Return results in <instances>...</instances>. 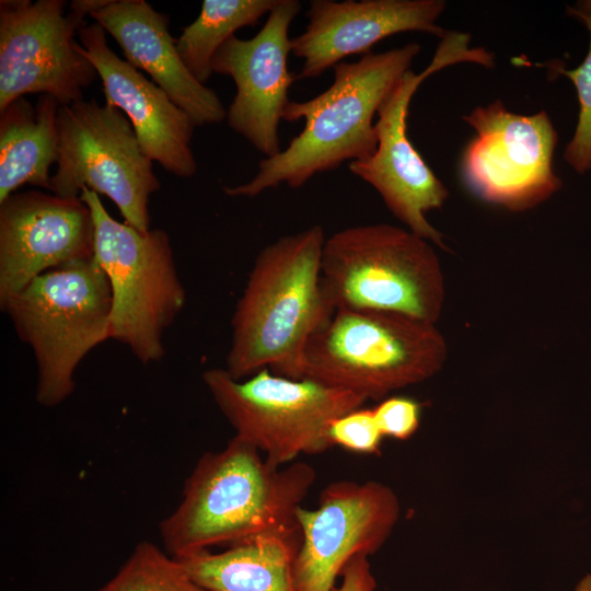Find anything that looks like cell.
<instances>
[{
	"label": "cell",
	"mask_w": 591,
	"mask_h": 591,
	"mask_svg": "<svg viewBox=\"0 0 591 591\" xmlns=\"http://www.w3.org/2000/svg\"><path fill=\"white\" fill-rule=\"evenodd\" d=\"M315 476L301 461L270 465L258 449L234 434L222 450L197 461L181 502L160 523L164 549L184 558L263 534L300 531L297 511Z\"/></svg>",
	"instance_id": "6da1fadb"
},
{
	"label": "cell",
	"mask_w": 591,
	"mask_h": 591,
	"mask_svg": "<svg viewBox=\"0 0 591 591\" xmlns=\"http://www.w3.org/2000/svg\"><path fill=\"white\" fill-rule=\"evenodd\" d=\"M325 240L315 224L258 253L231 320L225 370L233 379L265 368L300 379L308 340L335 313L321 282Z\"/></svg>",
	"instance_id": "7a4b0ae2"
},
{
	"label": "cell",
	"mask_w": 591,
	"mask_h": 591,
	"mask_svg": "<svg viewBox=\"0 0 591 591\" xmlns=\"http://www.w3.org/2000/svg\"><path fill=\"white\" fill-rule=\"evenodd\" d=\"M419 53L420 45L409 43L336 65L328 89L310 100L287 104L282 119L304 120L302 131L285 150L263 159L251 181L225 186L223 192L253 198L281 184L299 188L315 174L372 155L378 146L373 118Z\"/></svg>",
	"instance_id": "3957f363"
},
{
	"label": "cell",
	"mask_w": 591,
	"mask_h": 591,
	"mask_svg": "<svg viewBox=\"0 0 591 591\" xmlns=\"http://www.w3.org/2000/svg\"><path fill=\"white\" fill-rule=\"evenodd\" d=\"M448 346L436 324L373 310H336L308 340L300 379L382 401L437 374Z\"/></svg>",
	"instance_id": "277c9868"
},
{
	"label": "cell",
	"mask_w": 591,
	"mask_h": 591,
	"mask_svg": "<svg viewBox=\"0 0 591 591\" xmlns=\"http://www.w3.org/2000/svg\"><path fill=\"white\" fill-rule=\"evenodd\" d=\"M321 282L336 310L404 314L436 324L444 276L431 243L389 223L350 227L325 240Z\"/></svg>",
	"instance_id": "5b68a950"
},
{
	"label": "cell",
	"mask_w": 591,
	"mask_h": 591,
	"mask_svg": "<svg viewBox=\"0 0 591 591\" xmlns=\"http://www.w3.org/2000/svg\"><path fill=\"white\" fill-rule=\"evenodd\" d=\"M19 338L34 354L36 401L45 407L74 391L83 358L109 339L112 293L94 256L46 271L0 302Z\"/></svg>",
	"instance_id": "8992f818"
},
{
	"label": "cell",
	"mask_w": 591,
	"mask_h": 591,
	"mask_svg": "<svg viewBox=\"0 0 591 591\" xmlns=\"http://www.w3.org/2000/svg\"><path fill=\"white\" fill-rule=\"evenodd\" d=\"M94 223V258L112 293L109 339L126 345L143 364L164 355L163 334L185 305L170 237L163 230L142 233L115 220L99 194L83 188Z\"/></svg>",
	"instance_id": "52a82bcc"
},
{
	"label": "cell",
	"mask_w": 591,
	"mask_h": 591,
	"mask_svg": "<svg viewBox=\"0 0 591 591\" xmlns=\"http://www.w3.org/2000/svg\"><path fill=\"white\" fill-rule=\"evenodd\" d=\"M202 381L235 436L253 444L276 467L301 454L332 448L328 430L337 417L367 402L363 396L311 379H291L262 369L246 380L225 369L204 371Z\"/></svg>",
	"instance_id": "ba28073f"
},
{
	"label": "cell",
	"mask_w": 591,
	"mask_h": 591,
	"mask_svg": "<svg viewBox=\"0 0 591 591\" xmlns=\"http://www.w3.org/2000/svg\"><path fill=\"white\" fill-rule=\"evenodd\" d=\"M57 129V167L48 190L62 197H78L85 187L103 194L125 223L147 233L149 197L160 182L127 116L115 106L82 99L59 106Z\"/></svg>",
	"instance_id": "9c48e42d"
},
{
	"label": "cell",
	"mask_w": 591,
	"mask_h": 591,
	"mask_svg": "<svg viewBox=\"0 0 591 591\" xmlns=\"http://www.w3.org/2000/svg\"><path fill=\"white\" fill-rule=\"evenodd\" d=\"M470 42L466 33L447 32L427 68L420 73L410 69L402 77L378 109L376 150L348 164L350 172L370 184L409 231L443 251L449 250L444 235L429 223L426 213L440 209L449 192L414 148L406 121L412 97L425 79L459 62L479 61V50L470 47Z\"/></svg>",
	"instance_id": "30bf717a"
},
{
	"label": "cell",
	"mask_w": 591,
	"mask_h": 591,
	"mask_svg": "<svg viewBox=\"0 0 591 591\" xmlns=\"http://www.w3.org/2000/svg\"><path fill=\"white\" fill-rule=\"evenodd\" d=\"M463 119L476 136L463 151L462 178L479 199L524 211L561 188L553 167L558 136L544 109L520 115L496 100Z\"/></svg>",
	"instance_id": "8fae6325"
},
{
	"label": "cell",
	"mask_w": 591,
	"mask_h": 591,
	"mask_svg": "<svg viewBox=\"0 0 591 591\" xmlns=\"http://www.w3.org/2000/svg\"><path fill=\"white\" fill-rule=\"evenodd\" d=\"M63 0L0 1V112L26 94H47L60 106L82 100L96 78L78 49L84 19L65 13Z\"/></svg>",
	"instance_id": "7c38bea8"
},
{
	"label": "cell",
	"mask_w": 591,
	"mask_h": 591,
	"mask_svg": "<svg viewBox=\"0 0 591 591\" xmlns=\"http://www.w3.org/2000/svg\"><path fill=\"white\" fill-rule=\"evenodd\" d=\"M401 514L394 490L375 480L327 485L314 509L300 507V546L294 559L298 591H334L357 555L370 556L387 541Z\"/></svg>",
	"instance_id": "4fadbf2b"
},
{
	"label": "cell",
	"mask_w": 591,
	"mask_h": 591,
	"mask_svg": "<svg viewBox=\"0 0 591 591\" xmlns=\"http://www.w3.org/2000/svg\"><path fill=\"white\" fill-rule=\"evenodd\" d=\"M300 9L298 0H277L255 36H232L211 62L213 72L231 77L236 86L227 111L230 128L266 158L281 152L279 124L290 101L289 88L297 80L288 69L289 27Z\"/></svg>",
	"instance_id": "5bb4252c"
},
{
	"label": "cell",
	"mask_w": 591,
	"mask_h": 591,
	"mask_svg": "<svg viewBox=\"0 0 591 591\" xmlns=\"http://www.w3.org/2000/svg\"><path fill=\"white\" fill-rule=\"evenodd\" d=\"M93 256V218L80 196L32 189L0 202V302L46 271Z\"/></svg>",
	"instance_id": "9a60e30c"
},
{
	"label": "cell",
	"mask_w": 591,
	"mask_h": 591,
	"mask_svg": "<svg viewBox=\"0 0 591 591\" xmlns=\"http://www.w3.org/2000/svg\"><path fill=\"white\" fill-rule=\"evenodd\" d=\"M443 0H313L304 32L291 38V53L303 59L297 79L316 78L350 55L371 53L384 38L422 32L442 38L438 20Z\"/></svg>",
	"instance_id": "2e32d148"
},
{
	"label": "cell",
	"mask_w": 591,
	"mask_h": 591,
	"mask_svg": "<svg viewBox=\"0 0 591 591\" xmlns=\"http://www.w3.org/2000/svg\"><path fill=\"white\" fill-rule=\"evenodd\" d=\"M78 36L77 49L101 77L105 103L127 116L144 154L176 176H193L197 171L190 146L196 127L193 119L161 88L109 48L106 31L100 24H84Z\"/></svg>",
	"instance_id": "e0dca14e"
},
{
	"label": "cell",
	"mask_w": 591,
	"mask_h": 591,
	"mask_svg": "<svg viewBox=\"0 0 591 591\" xmlns=\"http://www.w3.org/2000/svg\"><path fill=\"white\" fill-rule=\"evenodd\" d=\"M91 18L113 36L125 60L150 74L196 127L227 118L217 93L200 83L182 60L167 15L144 0H113Z\"/></svg>",
	"instance_id": "ac0fdd59"
},
{
	"label": "cell",
	"mask_w": 591,
	"mask_h": 591,
	"mask_svg": "<svg viewBox=\"0 0 591 591\" xmlns=\"http://www.w3.org/2000/svg\"><path fill=\"white\" fill-rule=\"evenodd\" d=\"M300 531L258 535L223 552L202 551L182 561L207 591H298L294 559Z\"/></svg>",
	"instance_id": "d6986e66"
},
{
	"label": "cell",
	"mask_w": 591,
	"mask_h": 591,
	"mask_svg": "<svg viewBox=\"0 0 591 591\" xmlns=\"http://www.w3.org/2000/svg\"><path fill=\"white\" fill-rule=\"evenodd\" d=\"M59 106L42 94L35 105L23 96L0 112V202L23 185L48 190L58 157Z\"/></svg>",
	"instance_id": "ffe728a7"
},
{
	"label": "cell",
	"mask_w": 591,
	"mask_h": 591,
	"mask_svg": "<svg viewBox=\"0 0 591 591\" xmlns=\"http://www.w3.org/2000/svg\"><path fill=\"white\" fill-rule=\"evenodd\" d=\"M277 0H204L197 19L176 38L177 51L189 72L202 84L212 74L218 49L244 26L256 25Z\"/></svg>",
	"instance_id": "44dd1931"
},
{
	"label": "cell",
	"mask_w": 591,
	"mask_h": 591,
	"mask_svg": "<svg viewBox=\"0 0 591 591\" xmlns=\"http://www.w3.org/2000/svg\"><path fill=\"white\" fill-rule=\"evenodd\" d=\"M95 591H207L182 561L149 541L139 542L116 575Z\"/></svg>",
	"instance_id": "7402d4cb"
},
{
	"label": "cell",
	"mask_w": 591,
	"mask_h": 591,
	"mask_svg": "<svg viewBox=\"0 0 591 591\" xmlns=\"http://www.w3.org/2000/svg\"><path fill=\"white\" fill-rule=\"evenodd\" d=\"M567 14L583 22L591 36V0L566 8ZM554 73L569 78L577 90L579 114L576 131L564 151V159L580 174L591 169V38L584 60L575 69L552 65Z\"/></svg>",
	"instance_id": "603a6c76"
},
{
	"label": "cell",
	"mask_w": 591,
	"mask_h": 591,
	"mask_svg": "<svg viewBox=\"0 0 591 591\" xmlns=\"http://www.w3.org/2000/svg\"><path fill=\"white\" fill-rule=\"evenodd\" d=\"M332 445H339L360 454H376L384 436L382 434L373 408L359 407L336 419L329 426Z\"/></svg>",
	"instance_id": "cb8c5ba5"
},
{
	"label": "cell",
	"mask_w": 591,
	"mask_h": 591,
	"mask_svg": "<svg viewBox=\"0 0 591 591\" xmlns=\"http://www.w3.org/2000/svg\"><path fill=\"white\" fill-rule=\"evenodd\" d=\"M373 413L384 437L409 439L420 425V404L409 397L392 396L382 399Z\"/></svg>",
	"instance_id": "d4e9b609"
},
{
	"label": "cell",
	"mask_w": 591,
	"mask_h": 591,
	"mask_svg": "<svg viewBox=\"0 0 591 591\" xmlns=\"http://www.w3.org/2000/svg\"><path fill=\"white\" fill-rule=\"evenodd\" d=\"M368 557L363 554L355 556L344 568L340 583L334 591H376Z\"/></svg>",
	"instance_id": "484cf974"
},
{
	"label": "cell",
	"mask_w": 591,
	"mask_h": 591,
	"mask_svg": "<svg viewBox=\"0 0 591 591\" xmlns=\"http://www.w3.org/2000/svg\"><path fill=\"white\" fill-rule=\"evenodd\" d=\"M113 0H73L71 1L70 11L78 14L82 19L93 14L112 3Z\"/></svg>",
	"instance_id": "4316f807"
},
{
	"label": "cell",
	"mask_w": 591,
	"mask_h": 591,
	"mask_svg": "<svg viewBox=\"0 0 591 591\" xmlns=\"http://www.w3.org/2000/svg\"><path fill=\"white\" fill-rule=\"evenodd\" d=\"M575 591H591V573L586 575L576 586Z\"/></svg>",
	"instance_id": "83f0119b"
}]
</instances>
